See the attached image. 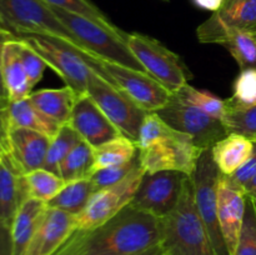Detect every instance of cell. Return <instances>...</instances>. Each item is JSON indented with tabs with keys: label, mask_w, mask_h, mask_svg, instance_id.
<instances>
[{
	"label": "cell",
	"mask_w": 256,
	"mask_h": 255,
	"mask_svg": "<svg viewBox=\"0 0 256 255\" xmlns=\"http://www.w3.org/2000/svg\"><path fill=\"white\" fill-rule=\"evenodd\" d=\"M162 239V219L128 205L100 226L75 230L54 255H138Z\"/></svg>",
	"instance_id": "1"
},
{
	"label": "cell",
	"mask_w": 256,
	"mask_h": 255,
	"mask_svg": "<svg viewBox=\"0 0 256 255\" xmlns=\"http://www.w3.org/2000/svg\"><path fill=\"white\" fill-rule=\"evenodd\" d=\"M136 145L140 165L146 174L172 170L192 176L204 152L190 135L168 125L156 112L146 114Z\"/></svg>",
	"instance_id": "2"
},
{
	"label": "cell",
	"mask_w": 256,
	"mask_h": 255,
	"mask_svg": "<svg viewBox=\"0 0 256 255\" xmlns=\"http://www.w3.org/2000/svg\"><path fill=\"white\" fill-rule=\"evenodd\" d=\"M162 222L160 246L168 255H216L196 210L192 176L186 179L179 204Z\"/></svg>",
	"instance_id": "3"
},
{
	"label": "cell",
	"mask_w": 256,
	"mask_h": 255,
	"mask_svg": "<svg viewBox=\"0 0 256 255\" xmlns=\"http://www.w3.org/2000/svg\"><path fill=\"white\" fill-rule=\"evenodd\" d=\"M0 20L14 35H46L62 39L86 56L92 55L75 35L58 19L44 0H0Z\"/></svg>",
	"instance_id": "4"
},
{
	"label": "cell",
	"mask_w": 256,
	"mask_h": 255,
	"mask_svg": "<svg viewBox=\"0 0 256 255\" xmlns=\"http://www.w3.org/2000/svg\"><path fill=\"white\" fill-rule=\"evenodd\" d=\"M52 9L58 19L92 55L105 62L146 72L128 46L126 38L114 34L94 20L80 14H75L56 6H52Z\"/></svg>",
	"instance_id": "5"
},
{
	"label": "cell",
	"mask_w": 256,
	"mask_h": 255,
	"mask_svg": "<svg viewBox=\"0 0 256 255\" xmlns=\"http://www.w3.org/2000/svg\"><path fill=\"white\" fill-rule=\"evenodd\" d=\"M35 50L48 66L52 68L78 95L86 94L88 82L95 70L90 65L92 56H86L66 42L46 35H15Z\"/></svg>",
	"instance_id": "6"
},
{
	"label": "cell",
	"mask_w": 256,
	"mask_h": 255,
	"mask_svg": "<svg viewBox=\"0 0 256 255\" xmlns=\"http://www.w3.org/2000/svg\"><path fill=\"white\" fill-rule=\"evenodd\" d=\"M126 44L145 72L172 92L189 84L192 72L184 60L159 40L142 32H128Z\"/></svg>",
	"instance_id": "7"
},
{
	"label": "cell",
	"mask_w": 256,
	"mask_h": 255,
	"mask_svg": "<svg viewBox=\"0 0 256 255\" xmlns=\"http://www.w3.org/2000/svg\"><path fill=\"white\" fill-rule=\"evenodd\" d=\"M86 92L124 136L138 142L140 128L148 112L98 72H94L90 78Z\"/></svg>",
	"instance_id": "8"
},
{
	"label": "cell",
	"mask_w": 256,
	"mask_h": 255,
	"mask_svg": "<svg viewBox=\"0 0 256 255\" xmlns=\"http://www.w3.org/2000/svg\"><path fill=\"white\" fill-rule=\"evenodd\" d=\"M220 172L212 155V149L200 154L192 174L196 210L205 225L216 255H230L222 236L218 216V179Z\"/></svg>",
	"instance_id": "9"
},
{
	"label": "cell",
	"mask_w": 256,
	"mask_h": 255,
	"mask_svg": "<svg viewBox=\"0 0 256 255\" xmlns=\"http://www.w3.org/2000/svg\"><path fill=\"white\" fill-rule=\"evenodd\" d=\"M145 174L146 172L139 162V164L122 182L95 192L86 206L75 215L78 229H94L119 214L132 202Z\"/></svg>",
	"instance_id": "10"
},
{
	"label": "cell",
	"mask_w": 256,
	"mask_h": 255,
	"mask_svg": "<svg viewBox=\"0 0 256 255\" xmlns=\"http://www.w3.org/2000/svg\"><path fill=\"white\" fill-rule=\"evenodd\" d=\"M188 178L172 170L145 174L130 206L160 219L168 216L179 204Z\"/></svg>",
	"instance_id": "11"
},
{
	"label": "cell",
	"mask_w": 256,
	"mask_h": 255,
	"mask_svg": "<svg viewBox=\"0 0 256 255\" xmlns=\"http://www.w3.org/2000/svg\"><path fill=\"white\" fill-rule=\"evenodd\" d=\"M156 114L178 132L190 135L200 150L212 149L216 142L229 135L222 120L212 118L196 108L182 104L172 98L169 104Z\"/></svg>",
	"instance_id": "12"
},
{
	"label": "cell",
	"mask_w": 256,
	"mask_h": 255,
	"mask_svg": "<svg viewBox=\"0 0 256 255\" xmlns=\"http://www.w3.org/2000/svg\"><path fill=\"white\" fill-rule=\"evenodd\" d=\"M105 75L124 90L142 109L156 112L170 102L172 92L149 74L99 59Z\"/></svg>",
	"instance_id": "13"
},
{
	"label": "cell",
	"mask_w": 256,
	"mask_h": 255,
	"mask_svg": "<svg viewBox=\"0 0 256 255\" xmlns=\"http://www.w3.org/2000/svg\"><path fill=\"white\" fill-rule=\"evenodd\" d=\"M230 30L256 32V0H225L222 9L198 26L196 36L204 44H219Z\"/></svg>",
	"instance_id": "14"
},
{
	"label": "cell",
	"mask_w": 256,
	"mask_h": 255,
	"mask_svg": "<svg viewBox=\"0 0 256 255\" xmlns=\"http://www.w3.org/2000/svg\"><path fill=\"white\" fill-rule=\"evenodd\" d=\"M246 195L229 175L220 172L218 179V216L230 255L235 254L245 215Z\"/></svg>",
	"instance_id": "15"
},
{
	"label": "cell",
	"mask_w": 256,
	"mask_h": 255,
	"mask_svg": "<svg viewBox=\"0 0 256 255\" xmlns=\"http://www.w3.org/2000/svg\"><path fill=\"white\" fill-rule=\"evenodd\" d=\"M69 125L92 148L122 135L88 92L78 98Z\"/></svg>",
	"instance_id": "16"
},
{
	"label": "cell",
	"mask_w": 256,
	"mask_h": 255,
	"mask_svg": "<svg viewBox=\"0 0 256 255\" xmlns=\"http://www.w3.org/2000/svg\"><path fill=\"white\" fill-rule=\"evenodd\" d=\"M76 229L75 215L48 206L24 255H54Z\"/></svg>",
	"instance_id": "17"
},
{
	"label": "cell",
	"mask_w": 256,
	"mask_h": 255,
	"mask_svg": "<svg viewBox=\"0 0 256 255\" xmlns=\"http://www.w3.org/2000/svg\"><path fill=\"white\" fill-rule=\"evenodd\" d=\"M52 138L25 128L10 129L6 135V150L24 174L44 168Z\"/></svg>",
	"instance_id": "18"
},
{
	"label": "cell",
	"mask_w": 256,
	"mask_h": 255,
	"mask_svg": "<svg viewBox=\"0 0 256 255\" xmlns=\"http://www.w3.org/2000/svg\"><path fill=\"white\" fill-rule=\"evenodd\" d=\"M24 172L5 150L0 155V222L12 226L18 209L28 199Z\"/></svg>",
	"instance_id": "19"
},
{
	"label": "cell",
	"mask_w": 256,
	"mask_h": 255,
	"mask_svg": "<svg viewBox=\"0 0 256 255\" xmlns=\"http://www.w3.org/2000/svg\"><path fill=\"white\" fill-rule=\"evenodd\" d=\"M2 72L9 102H20L29 98L32 88L20 60L19 40L15 35L2 45Z\"/></svg>",
	"instance_id": "20"
},
{
	"label": "cell",
	"mask_w": 256,
	"mask_h": 255,
	"mask_svg": "<svg viewBox=\"0 0 256 255\" xmlns=\"http://www.w3.org/2000/svg\"><path fill=\"white\" fill-rule=\"evenodd\" d=\"M4 116L8 132L16 128H25L42 132L52 139L62 128L59 122L38 110L29 98L20 102H8L6 106H4Z\"/></svg>",
	"instance_id": "21"
},
{
	"label": "cell",
	"mask_w": 256,
	"mask_h": 255,
	"mask_svg": "<svg viewBox=\"0 0 256 255\" xmlns=\"http://www.w3.org/2000/svg\"><path fill=\"white\" fill-rule=\"evenodd\" d=\"M46 208V202L32 198L22 202L12 224V255L25 254Z\"/></svg>",
	"instance_id": "22"
},
{
	"label": "cell",
	"mask_w": 256,
	"mask_h": 255,
	"mask_svg": "<svg viewBox=\"0 0 256 255\" xmlns=\"http://www.w3.org/2000/svg\"><path fill=\"white\" fill-rule=\"evenodd\" d=\"M79 95L70 86L42 89L32 92L29 100L38 110L60 125L69 124Z\"/></svg>",
	"instance_id": "23"
},
{
	"label": "cell",
	"mask_w": 256,
	"mask_h": 255,
	"mask_svg": "<svg viewBox=\"0 0 256 255\" xmlns=\"http://www.w3.org/2000/svg\"><path fill=\"white\" fill-rule=\"evenodd\" d=\"M254 140L240 134H229L212 148V155L222 174L232 175L249 159Z\"/></svg>",
	"instance_id": "24"
},
{
	"label": "cell",
	"mask_w": 256,
	"mask_h": 255,
	"mask_svg": "<svg viewBox=\"0 0 256 255\" xmlns=\"http://www.w3.org/2000/svg\"><path fill=\"white\" fill-rule=\"evenodd\" d=\"M94 172V148L82 139L62 160L58 175L72 182L89 179Z\"/></svg>",
	"instance_id": "25"
},
{
	"label": "cell",
	"mask_w": 256,
	"mask_h": 255,
	"mask_svg": "<svg viewBox=\"0 0 256 255\" xmlns=\"http://www.w3.org/2000/svg\"><path fill=\"white\" fill-rule=\"evenodd\" d=\"M138 155V145L129 138L120 135L94 148V169L126 164Z\"/></svg>",
	"instance_id": "26"
},
{
	"label": "cell",
	"mask_w": 256,
	"mask_h": 255,
	"mask_svg": "<svg viewBox=\"0 0 256 255\" xmlns=\"http://www.w3.org/2000/svg\"><path fill=\"white\" fill-rule=\"evenodd\" d=\"M94 192L95 190L90 182V178L69 182L54 199L48 202V206L78 215L86 206L88 202Z\"/></svg>",
	"instance_id": "27"
},
{
	"label": "cell",
	"mask_w": 256,
	"mask_h": 255,
	"mask_svg": "<svg viewBox=\"0 0 256 255\" xmlns=\"http://www.w3.org/2000/svg\"><path fill=\"white\" fill-rule=\"evenodd\" d=\"M28 198L49 202L54 199L69 182L62 176L46 169H38L24 175Z\"/></svg>",
	"instance_id": "28"
},
{
	"label": "cell",
	"mask_w": 256,
	"mask_h": 255,
	"mask_svg": "<svg viewBox=\"0 0 256 255\" xmlns=\"http://www.w3.org/2000/svg\"><path fill=\"white\" fill-rule=\"evenodd\" d=\"M172 98L182 104L190 105L192 108H196L200 112L210 115L216 119L224 120L226 114V105L225 100L220 99L219 96L214 95L208 90H200L192 85L186 84L179 89L178 92H172Z\"/></svg>",
	"instance_id": "29"
},
{
	"label": "cell",
	"mask_w": 256,
	"mask_h": 255,
	"mask_svg": "<svg viewBox=\"0 0 256 255\" xmlns=\"http://www.w3.org/2000/svg\"><path fill=\"white\" fill-rule=\"evenodd\" d=\"M219 44L226 48L242 72L256 69V40L252 32L230 30L222 36Z\"/></svg>",
	"instance_id": "30"
},
{
	"label": "cell",
	"mask_w": 256,
	"mask_h": 255,
	"mask_svg": "<svg viewBox=\"0 0 256 255\" xmlns=\"http://www.w3.org/2000/svg\"><path fill=\"white\" fill-rule=\"evenodd\" d=\"M80 140H82V138L69 124L62 125L58 134L50 142L46 159H45V164L42 169H46L49 172L58 174L62 160L66 158V155L72 152V148Z\"/></svg>",
	"instance_id": "31"
},
{
	"label": "cell",
	"mask_w": 256,
	"mask_h": 255,
	"mask_svg": "<svg viewBox=\"0 0 256 255\" xmlns=\"http://www.w3.org/2000/svg\"><path fill=\"white\" fill-rule=\"evenodd\" d=\"M50 6L62 8L68 12L80 14L82 16H86L89 19L94 20L95 22L104 26L105 29L110 30L114 34L120 35L122 38H126L128 32H122L120 28H118L114 22L110 20V18L104 12L99 9L92 0H44Z\"/></svg>",
	"instance_id": "32"
},
{
	"label": "cell",
	"mask_w": 256,
	"mask_h": 255,
	"mask_svg": "<svg viewBox=\"0 0 256 255\" xmlns=\"http://www.w3.org/2000/svg\"><path fill=\"white\" fill-rule=\"evenodd\" d=\"M226 110L245 109L256 105V69L242 70L232 85V98L225 100Z\"/></svg>",
	"instance_id": "33"
},
{
	"label": "cell",
	"mask_w": 256,
	"mask_h": 255,
	"mask_svg": "<svg viewBox=\"0 0 256 255\" xmlns=\"http://www.w3.org/2000/svg\"><path fill=\"white\" fill-rule=\"evenodd\" d=\"M234 255H256V202L246 196L245 215Z\"/></svg>",
	"instance_id": "34"
},
{
	"label": "cell",
	"mask_w": 256,
	"mask_h": 255,
	"mask_svg": "<svg viewBox=\"0 0 256 255\" xmlns=\"http://www.w3.org/2000/svg\"><path fill=\"white\" fill-rule=\"evenodd\" d=\"M222 122L229 134H240L254 139L256 135V105L245 109L226 110Z\"/></svg>",
	"instance_id": "35"
},
{
	"label": "cell",
	"mask_w": 256,
	"mask_h": 255,
	"mask_svg": "<svg viewBox=\"0 0 256 255\" xmlns=\"http://www.w3.org/2000/svg\"><path fill=\"white\" fill-rule=\"evenodd\" d=\"M138 164H139V158H138L136 155L132 162H126V164L96 170V172H94V174L90 176V182H92V188H94L95 192H98V190L104 189V188H109L112 186V185L116 184V182H122L125 176L129 175V172H132Z\"/></svg>",
	"instance_id": "36"
},
{
	"label": "cell",
	"mask_w": 256,
	"mask_h": 255,
	"mask_svg": "<svg viewBox=\"0 0 256 255\" xmlns=\"http://www.w3.org/2000/svg\"><path fill=\"white\" fill-rule=\"evenodd\" d=\"M18 40H19L20 60H22V66H24L25 72H26L30 85H32V88H34L42 79V75H44L48 64L32 48L25 44L19 38H18Z\"/></svg>",
	"instance_id": "37"
},
{
	"label": "cell",
	"mask_w": 256,
	"mask_h": 255,
	"mask_svg": "<svg viewBox=\"0 0 256 255\" xmlns=\"http://www.w3.org/2000/svg\"><path fill=\"white\" fill-rule=\"evenodd\" d=\"M256 175V142H254V149H252V155L249 159L234 172V174L229 175L232 179V182H236L239 186L244 189L250 182L255 178Z\"/></svg>",
	"instance_id": "38"
},
{
	"label": "cell",
	"mask_w": 256,
	"mask_h": 255,
	"mask_svg": "<svg viewBox=\"0 0 256 255\" xmlns=\"http://www.w3.org/2000/svg\"><path fill=\"white\" fill-rule=\"evenodd\" d=\"M0 255H12V226L0 222Z\"/></svg>",
	"instance_id": "39"
},
{
	"label": "cell",
	"mask_w": 256,
	"mask_h": 255,
	"mask_svg": "<svg viewBox=\"0 0 256 255\" xmlns=\"http://www.w3.org/2000/svg\"><path fill=\"white\" fill-rule=\"evenodd\" d=\"M12 32H0V106H4L9 102V99H8L6 89H5L4 80H2V45L4 42L9 39L10 36H12Z\"/></svg>",
	"instance_id": "40"
},
{
	"label": "cell",
	"mask_w": 256,
	"mask_h": 255,
	"mask_svg": "<svg viewBox=\"0 0 256 255\" xmlns=\"http://www.w3.org/2000/svg\"><path fill=\"white\" fill-rule=\"evenodd\" d=\"M192 2H194V4L196 5L198 8H200V9L216 12L218 10L222 9L225 0H192Z\"/></svg>",
	"instance_id": "41"
},
{
	"label": "cell",
	"mask_w": 256,
	"mask_h": 255,
	"mask_svg": "<svg viewBox=\"0 0 256 255\" xmlns=\"http://www.w3.org/2000/svg\"><path fill=\"white\" fill-rule=\"evenodd\" d=\"M8 128L4 118V106H0V155L6 150Z\"/></svg>",
	"instance_id": "42"
},
{
	"label": "cell",
	"mask_w": 256,
	"mask_h": 255,
	"mask_svg": "<svg viewBox=\"0 0 256 255\" xmlns=\"http://www.w3.org/2000/svg\"><path fill=\"white\" fill-rule=\"evenodd\" d=\"M244 192H245V195H246V196L252 198V199H254L256 202V175H255L254 179H252V182H250L249 184L244 188Z\"/></svg>",
	"instance_id": "43"
},
{
	"label": "cell",
	"mask_w": 256,
	"mask_h": 255,
	"mask_svg": "<svg viewBox=\"0 0 256 255\" xmlns=\"http://www.w3.org/2000/svg\"><path fill=\"white\" fill-rule=\"evenodd\" d=\"M162 252H164L162 248L160 246V245H156V246L150 248V249L145 250V252H140V254H138V255H162Z\"/></svg>",
	"instance_id": "44"
},
{
	"label": "cell",
	"mask_w": 256,
	"mask_h": 255,
	"mask_svg": "<svg viewBox=\"0 0 256 255\" xmlns=\"http://www.w3.org/2000/svg\"><path fill=\"white\" fill-rule=\"evenodd\" d=\"M8 32V30L5 29L4 24H2V20H0V32Z\"/></svg>",
	"instance_id": "45"
},
{
	"label": "cell",
	"mask_w": 256,
	"mask_h": 255,
	"mask_svg": "<svg viewBox=\"0 0 256 255\" xmlns=\"http://www.w3.org/2000/svg\"><path fill=\"white\" fill-rule=\"evenodd\" d=\"M252 35L255 38V40H256V32H252Z\"/></svg>",
	"instance_id": "46"
},
{
	"label": "cell",
	"mask_w": 256,
	"mask_h": 255,
	"mask_svg": "<svg viewBox=\"0 0 256 255\" xmlns=\"http://www.w3.org/2000/svg\"><path fill=\"white\" fill-rule=\"evenodd\" d=\"M162 2H170V0H162Z\"/></svg>",
	"instance_id": "47"
},
{
	"label": "cell",
	"mask_w": 256,
	"mask_h": 255,
	"mask_svg": "<svg viewBox=\"0 0 256 255\" xmlns=\"http://www.w3.org/2000/svg\"><path fill=\"white\" fill-rule=\"evenodd\" d=\"M252 140H254V142H256V135H255V136H254V139H252Z\"/></svg>",
	"instance_id": "48"
},
{
	"label": "cell",
	"mask_w": 256,
	"mask_h": 255,
	"mask_svg": "<svg viewBox=\"0 0 256 255\" xmlns=\"http://www.w3.org/2000/svg\"><path fill=\"white\" fill-rule=\"evenodd\" d=\"M162 255H168V254H166V252H162Z\"/></svg>",
	"instance_id": "49"
}]
</instances>
